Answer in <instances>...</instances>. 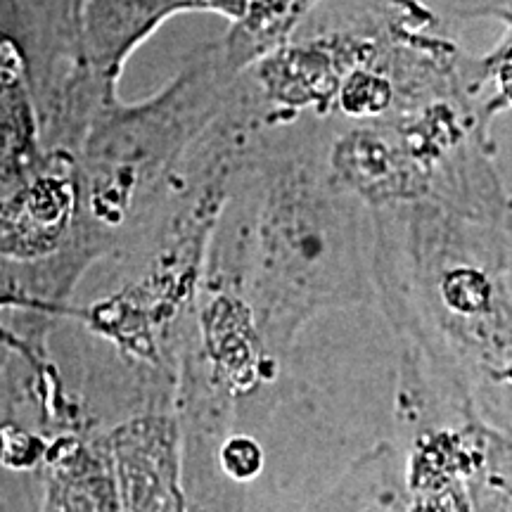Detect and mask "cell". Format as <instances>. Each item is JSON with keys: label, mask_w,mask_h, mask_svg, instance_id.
I'll use <instances>...</instances> for the list:
<instances>
[{"label": "cell", "mask_w": 512, "mask_h": 512, "mask_svg": "<svg viewBox=\"0 0 512 512\" xmlns=\"http://www.w3.org/2000/svg\"><path fill=\"white\" fill-rule=\"evenodd\" d=\"M368 214L370 273L389 318L456 368L512 384V271L498 223L437 204Z\"/></svg>", "instance_id": "1"}, {"label": "cell", "mask_w": 512, "mask_h": 512, "mask_svg": "<svg viewBox=\"0 0 512 512\" xmlns=\"http://www.w3.org/2000/svg\"><path fill=\"white\" fill-rule=\"evenodd\" d=\"M325 159L335 181L368 211L437 204L498 223L510 197L477 95H446L354 124L332 121Z\"/></svg>", "instance_id": "2"}, {"label": "cell", "mask_w": 512, "mask_h": 512, "mask_svg": "<svg viewBox=\"0 0 512 512\" xmlns=\"http://www.w3.org/2000/svg\"><path fill=\"white\" fill-rule=\"evenodd\" d=\"M318 3L320 0H207V8L238 19L223 48L230 74L240 76L247 64L283 48L292 29Z\"/></svg>", "instance_id": "3"}, {"label": "cell", "mask_w": 512, "mask_h": 512, "mask_svg": "<svg viewBox=\"0 0 512 512\" xmlns=\"http://www.w3.org/2000/svg\"><path fill=\"white\" fill-rule=\"evenodd\" d=\"M441 22L448 19H496L503 34L489 55L479 57L484 114L494 124L512 110V0H420Z\"/></svg>", "instance_id": "4"}, {"label": "cell", "mask_w": 512, "mask_h": 512, "mask_svg": "<svg viewBox=\"0 0 512 512\" xmlns=\"http://www.w3.org/2000/svg\"><path fill=\"white\" fill-rule=\"evenodd\" d=\"M498 233H501L505 261H508V268L512 271V197H508V204H505L501 221H498Z\"/></svg>", "instance_id": "5"}]
</instances>
